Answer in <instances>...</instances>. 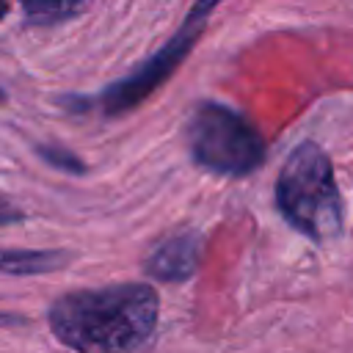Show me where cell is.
<instances>
[{
  "instance_id": "7a4b0ae2",
  "label": "cell",
  "mask_w": 353,
  "mask_h": 353,
  "mask_svg": "<svg viewBox=\"0 0 353 353\" xmlns=\"http://www.w3.org/2000/svg\"><path fill=\"white\" fill-rule=\"evenodd\" d=\"M273 193L281 218L312 243H328L342 234V193L331 157L314 141H303L287 154Z\"/></svg>"
},
{
  "instance_id": "8992f818",
  "label": "cell",
  "mask_w": 353,
  "mask_h": 353,
  "mask_svg": "<svg viewBox=\"0 0 353 353\" xmlns=\"http://www.w3.org/2000/svg\"><path fill=\"white\" fill-rule=\"evenodd\" d=\"M74 259L63 248H0V273L6 276H41L66 268Z\"/></svg>"
},
{
  "instance_id": "277c9868",
  "label": "cell",
  "mask_w": 353,
  "mask_h": 353,
  "mask_svg": "<svg viewBox=\"0 0 353 353\" xmlns=\"http://www.w3.org/2000/svg\"><path fill=\"white\" fill-rule=\"evenodd\" d=\"M185 143L196 165L218 176H248L268 154L262 132L240 110L201 99L185 124Z\"/></svg>"
},
{
  "instance_id": "30bf717a",
  "label": "cell",
  "mask_w": 353,
  "mask_h": 353,
  "mask_svg": "<svg viewBox=\"0 0 353 353\" xmlns=\"http://www.w3.org/2000/svg\"><path fill=\"white\" fill-rule=\"evenodd\" d=\"M25 323L22 314H11V312H0V325H19Z\"/></svg>"
},
{
  "instance_id": "8fae6325",
  "label": "cell",
  "mask_w": 353,
  "mask_h": 353,
  "mask_svg": "<svg viewBox=\"0 0 353 353\" xmlns=\"http://www.w3.org/2000/svg\"><path fill=\"white\" fill-rule=\"evenodd\" d=\"M8 11H11V8H8V0H0V19H6Z\"/></svg>"
},
{
  "instance_id": "3957f363",
  "label": "cell",
  "mask_w": 353,
  "mask_h": 353,
  "mask_svg": "<svg viewBox=\"0 0 353 353\" xmlns=\"http://www.w3.org/2000/svg\"><path fill=\"white\" fill-rule=\"evenodd\" d=\"M223 0H193L190 11L185 14L182 25L176 28V33L146 61L138 63L135 72L113 80L110 85H105L97 97H63L61 105L72 113H99L105 119H116L124 116L130 110H135L141 102H146L179 66L182 61L193 52V47L199 44L207 19L212 17V11L221 6Z\"/></svg>"
},
{
  "instance_id": "52a82bcc",
  "label": "cell",
  "mask_w": 353,
  "mask_h": 353,
  "mask_svg": "<svg viewBox=\"0 0 353 353\" xmlns=\"http://www.w3.org/2000/svg\"><path fill=\"white\" fill-rule=\"evenodd\" d=\"M19 6L30 25H55L80 14L88 0H19Z\"/></svg>"
},
{
  "instance_id": "7c38bea8",
  "label": "cell",
  "mask_w": 353,
  "mask_h": 353,
  "mask_svg": "<svg viewBox=\"0 0 353 353\" xmlns=\"http://www.w3.org/2000/svg\"><path fill=\"white\" fill-rule=\"evenodd\" d=\"M0 102H6V94H3V91H0Z\"/></svg>"
},
{
  "instance_id": "ba28073f",
  "label": "cell",
  "mask_w": 353,
  "mask_h": 353,
  "mask_svg": "<svg viewBox=\"0 0 353 353\" xmlns=\"http://www.w3.org/2000/svg\"><path fill=\"white\" fill-rule=\"evenodd\" d=\"M36 152H39V157H41L50 168H55V171H63V174H85V171H88V165H85L74 152H69V149H63V146L41 143V146H36Z\"/></svg>"
},
{
  "instance_id": "6da1fadb",
  "label": "cell",
  "mask_w": 353,
  "mask_h": 353,
  "mask_svg": "<svg viewBox=\"0 0 353 353\" xmlns=\"http://www.w3.org/2000/svg\"><path fill=\"white\" fill-rule=\"evenodd\" d=\"M160 320V295L149 281H119L58 295L47 309L52 336L74 353H135Z\"/></svg>"
},
{
  "instance_id": "9c48e42d",
  "label": "cell",
  "mask_w": 353,
  "mask_h": 353,
  "mask_svg": "<svg viewBox=\"0 0 353 353\" xmlns=\"http://www.w3.org/2000/svg\"><path fill=\"white\" fill-rule=\"evenodd\" d=\"M19 221H25V212L8 199H0V223H19Z\"/></svg>"
},
{
  "instance_id": "5b68a950",
  "label": "cell",
  "mask_w": 353,
  "mask_h": 353,
  "mask_svg": "<svg viewBox=\"0 0 353 353\" xmlns=\"http://www.w3.org/2000/svg\"><path fill=\"white\" fill-rule=\"evenodd\" d=\"M201 248H204V237L196 229L174 232L163 237L157 245H152V251L143 259V273L165 284L188 281L199 270Z\"/></svg>"
}]
</instances>
